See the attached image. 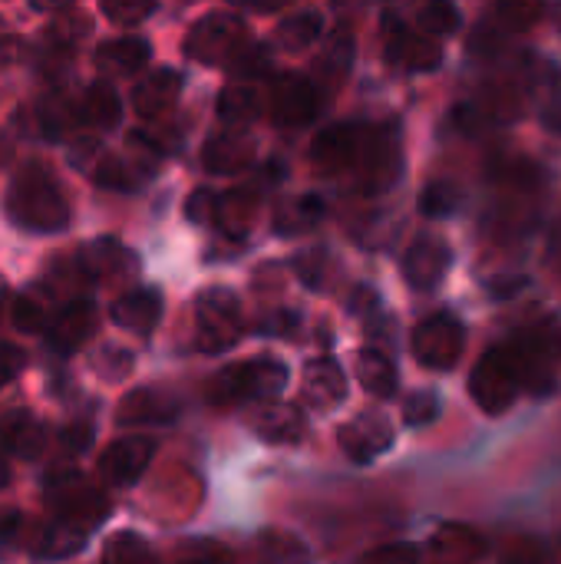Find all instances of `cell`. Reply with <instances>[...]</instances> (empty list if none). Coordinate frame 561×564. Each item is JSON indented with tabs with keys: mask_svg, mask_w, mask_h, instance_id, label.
<instances>
[{
	"mask_svg": "<svg viewBox=\"0 0 561 564\" xmlns=\"http://www.w3.org/2000/svg\"><path fill=\"white\" fill-rule=\"evenodd\" d=\"M3 208L17 228L33 235H53L73 221V205L53 169L43 162H26L17 169L3 195Z\"/></svg>",
	"mask_w": 561,
	"mask_h": 564,
	"instance_id": "cell-1",
	"label": "cell"
},
{
	"mask_svg": "<svg viewBox=\"0 0 561 564\" xmlns=\"http://www.w3.org/2000/svg\"><path fill=\"white\" fill-rule=\"evenodd\" d=\"M288 387V367L271 357H255L231 364L208 383V400L215 406H238L251 400H274Z\"/></svg>",
	"mask_w": 561,
	"mask_h": 564,
	"instance_id": "cell-2",
	"label": "cell"
},
{
	"mask_svg": "<svg viewBox=\"0 0 561 564\" xmlns=\"http://www.w3.org/2000/svg\"><path fill=\"white\" fill-rule=\"evenodd\" d=\"M509 354L519 367L522 377V390H532L539 397H546L555 387V360L561 357V327L552 321H542L536 327H526L513 337Z\"/></svg>",
	"mask_w": 561,
	"mask_h": 564,
	"instance_id": "cell-3",
	"label": "cell"
},
{
	"mask_svg": "<svg viewBox=\"0 0 561 564\" xmlns=\"http://www.w3.org/2000/svg\"><path fill=\"white\" fill-rule=\"evenodd\" d=\"M241 334V301L228 288H205L195 297V347L225 354Z\"/></svg>",
	"mask_w": 561,
	"mask_h": 564,
	"instance_id": "cell-4",
	"label": "cell"
},
{
	"mask_svg": "<svg viewBox=\"0 0 561 564\" xmlns=\"http://www.w3.org/2000/svg\"><path fill=\"white\" fill-rule=\"evenodd\" d=\"M519 390H522V377H519V367H516L509 347L486 350L470 373V393H473L476 406L489 416H503L506 410H513Z\"/></svg>",
	"mask_w": 561,
	"mask_h": 564,
	"instance_id": "cell-5",
	"label": "cell"
},
{
	"mask_svg": "<svg viewBox=\"0 0 561 564\" xmlns=\"http://www.w3.org/2000/svg\"><path fill=\"white\" fill-rule=\"evenodd\" d=\"M43 492H46V499H50V506L56 509L60 519L79 522L86 529L99 525L109 516L106 496L96 486H89L83 479V473H76V469H56V473H50L46 482H43Z\"/></svg>",
	"mask_w": 561,
	"mask_h": 564,
	"instance_id": "cell-6",
	"label": "cell"
},
{
	"mask_svg": "<svg viewBox=\"0 0 561 564\" xmlns=\"http://www.w3.org/2000/svg\"><path fill=\"white\" fill-rule=\"evenodd\" d=\"M241 46H245V20L225 10L195 20L185 36V56L205 66L231 63Z\"/></svg>",
	"mask_w": 561,
	"mask_h": 564,
	"instance_id": "cell-7",
	"label": "cell"
},
{
	"mask_svg": "<svg viewBox=\"0 0 561 564\" xmlns=\"http://www.w3.org/2000/svg\"><path fill=\"white\" fill-rule=\"evenodd\" d=\"M463 344H466V330L453 314H433V317L420 321L413 330V340H410L417 364L427 370H436V373L450 370L460 360Z\"/></svg>",
	"mask_w": 561,
	"mask_h": 564,
	"instance_id": "cell-8",
	"label": "cell"
},
{
	"mask_svg": "<svg viewBox=\"0 0 561 564\" xmlns=\"http://www.w3.org/2000/svg\"><path fill=\"white\" fill-rule=\"evenodd\" d=\"M367 132L357 122H334L321 129L311 142V165L324 175H337L344 169H357Z\"/></svg>",
	"mask_w": 561,
	"mask_h": 564,
	"instance_id": "cell-9",
	"label": "cell"
},
{
	"mask_svg": "<svg viewBox=\"0 0 561 564\" xmlns=\"http://www.w3.org/2000/svg\"><path fill=\"white\" fill-rule=\"evenodd\" d=\"M76 264H79L83 281H93V284H122L139 271V258L109 235L79 248Z\"/></svg>",
	"mask_w": 561,
	"mask_h": 564,
	"instance_id": "cell-10",
	"label": "cell"
},
{
	"mask_svg": "<svg viewBox=\"0 0 561 564\" xmlns=\"http://www.w3.org/2000/svg\"><path fill=\"white\" fill-rule=\"evenodd\" d=\"M400 175V142L393 129H374L367 132L360 162H357V182L364 192H387Z\"/></svg>",
	"mask_w": 561,
	"mask_h": 564,
	"instance_id": "cell-11",
	"label": "cell"
},
{
	"mask_svg": "<svg viewBox=\"0 0 561 564\" xmlns=\"http://www.w3.org/2000/svg\"><path fill=\"white\" fill-rule=\"evenodd\" d=\"M384 33H387V59L390 63H400L413 73H430L443 63L440 43L427 33H410L403 26V20H397L393 13L384 17Z\"/></svg>",
	"mask_w": 561,
	"mask_h": 564,
	"instance_id": "cell-12",
	"label": "cell"
},
{
	"mask_svg": "<svg viewBox=\"0 0 561 564\" xmlns=\"http://www.w3.org/2000/svg\"><path fill=\"white\" fill-rule=\"evenodd\" d=\"M99 327V311L93 301H69L60 314H53L46 327V344L56 357H73L89 344V337Z\"/></svg>",
	"mask_w": 561,
	"mask_h": 564,
	"instance_id": "cell-13",
	"label": "cell"
},
{
	"mask_svg": "<svg viewBox=\"0 0 561 564\" xmlns=\"http://www.w3.org/2000/svg\"><path fill=\"white\" fill-rule=\"evenodd\" d=\"M155 456V443L145 440V436H126V440H116L103 449L99 456V473L109 486H136L142 479V473L149 469Z\"/></svg>",
	"mask_w": 561,
	"mask_h": 564,
	"instance_id": "cell-14",
	"label": "cell"
},
{
	"mask_svg": "<svg viewBox=\"0 0 561 564\" xmlns=\"http://www.w3.org/2000/svg\"><path fill=\"white\" fill-rule=\"evenodd\" d=\"M317 116V89L311 79L288 73L271 86V119L284 129L308 126Z\"/></svg>",
	"mask_w": 561,
	"mask_h": 564,
	"instance_id": "cell-15",
	"label": "cell"
},
{
	"mask_svg": "<svg viewBox=\"0 0 561 564\" xmlns=\"http://www.w3.org/2000/svg\"><path fill=\"white\" fill-rule=\"evenodd\" d=\"M337 440H341V449L347 453V459H354L357 466H367L393 446V426L387 423V416L360 413L354 423H347L337 433Z\"/></svg>",
	"mask_w": 561,
	"mask_h": 564,
	"instance_id": "cell-16",
	"label": "cell"
},
{
	"mask_svg": "<svg viewBox=\"0 0 561 564\" xmlns=\"http://www.w3.org/2000/svg\"><path fill=\"white\" fill-rule=\"evenodd\" d=\"M450 264H453V251L443 238H420L403 254V278L410 281V288L430 291L446 278Z\"/></svg>",
	"mask_w": 561,
	"mask_h": 564,
	"instance_id": "cell-17",
	"label": "cell"
},
{
	"mask_svg": "<svg viewBox=\"0 0 561 564\" xmlns=\"http://www.w3.org/2000/svg\"><path fill=\"white\" fill-rule=\"evenodd\" d=\"M255 159V139L241 129L215 132L202 149V165L212 175H238Z\"/></svg>",
	"mask_w": 561,
	"mask_h": 564,
	"instance_id": "cell-18",
	"label": "cell"
},
{
	"mask_svg": "<svg viewBox=\"0 0 561 564\" xmlns=\"http://www.w3.org/2000/svg\"><path fill=\"white\" fill-rule=\"evenodd\" d=\"M116 327L129 330V334H139V337H149L159 321H162V294L155 288H136V291H126L112 301L109 307Z\"/></svg>",
	"mask_w": 561,
	"mask_h": 564,
	"instance_id": "cell-19",
	"label": "cell"
},
{
	"mask_svg": "<svg viewBox=\"0 0 561 564\" xmlns=\"http://www.w3.org/2000/svg\"><path fill=\"white\" fill-rule=\"evenodd\" d=\"M175 416H179V403L152 387L126 393L116 406L119 426H169L175 423Z\"/></svg>",
	"mask_w": 561,
	"mask_h": 564,
	"instance_id": "cell-20",
	"label": "cell"
},
{
	"mask_svg": "<svg viewBox=\"0 0 561 564\" xmlns=\"http://www.w3.org/2000/svg\"><path fill=\"white\" fill-rule=\"evenodd\" d=\"M301 393H304V400H308L314 410H321V413L337 410V406L344 403V397H347V373H344L341 364L331 360V357L311 360V364L304 367Z\"/></svg>",
	"mask_w": 561,
	"mask_h": 564,
	"instance_id": "cell-21",
	"label": "cell"
},
{
	"mask_svg": "<svg viewBox=\"0 0 561 564\" xmlns=\"http://www.w3.org/2000/svg\"><path fill=\"white\" fill-rule=\"evenodd\" d=\"M86 539H89L86 525L56 516L33 532L30 552H33V558H43V562H63V558H73L76 552H83Z\"/></svg>",
	"mask_w": 561,
	"mask_h": 564,
	"instance_id": "cell-22",
	"label": "cell"
},
{
	"mask_svg": "<svg viewBox=\"0 0 561 564\" xmlns=\"http://www.w3.org/2000/svg\"><path fill=\"white\" fill-rule=\"evenodd\" d=\"M182 96V76L175 69H155L132 86V109L142 119H162Z\"/></svg>",
	"mask_w": 561,
	"mask_h": 564,
	"instance_id": "cell-23",
	"label": "cell"
},
{
	"mask_svg": "<svg viewBox=\"0 0 561 564\" xmlns=\"http://www.w3.org/2000/svg\"><path fill=\"white\" fill-rule=\"evenodd\" d=\"M152 56L149 40L142 36H116L96 46L93 63L103 76H136Z\"/></svg>",
	"mask_w": 561,
	"mask_h": 564,
	"instance_id": "cell-24",
	"label": "cell"
},
{
	"mask_svg": "<svg viewBox=\"0 0 561 564\" xmlns=\"http://www.w3.org/2000/svg\"><path fill=\"white\" fill-rule=\"evenodd\" d=\"M46 446V430L30 410H13L0 416V449L17 459H36Z\"/></svg>",
	"mask_w": 561,
	"mask_h": 564,
	"instance_id": "cell-25",
	"label": "cell"
},
{
	"mask_svg": "<svg viewBox=\"0 0 561 564\" xmlns=\"http://www.w3.org/2000/svg\"><path fill=\"white\" fill-rule=\"evenodd\" d=\"M486 542L466 525H443L430 539V564H479Z\"/></svg>",
	"mask_w": 561,
	"mask_h": 564,
	"instance_id": "cell-26",
	"label": "cell"
},
{
	"mask_svg": "<svg viewBox=\"0 0 561 564\" xmlns=\"http://www.w3.org/2000/svg\"><path fill=\"white\" fill-rule=\"evenodd\" d=\"M33 112H36V129H40V135H46V139H63L73 126L83 122V116H79V99H73L66 89H50V93L33 106Z\"/></svg>",
	"mask_w": 561,
	"mask_h": 564,
	"instance_id": "cell-27",
	"label": "cell"
},
{
	"mask_svg": "<svg viewBox=\"0 0 561 564\" xmlns=\"http://www.w3.org/2000/svg\"><path fill=\"white\" fill-rule=\"evenodd\" d=\"M255 218H258V195H255V188H231V192L218 195L215 225L222 228V235L248 238Z\"/></svg>",
	"mask_w": 561,
	"mask_h": 564,
	"instance_id": "cell-28",
	"label": "cell"
},
{
	"mask_svg": "<svg viewBox=\"0 0 561 564\" xmlns=\"http://www.w3.org/2000/svg\"><path fill=\"white\" fill-rule=\"evenodd\" d=\"M255 430L268 443H298V440H304L308 423H304L301 406H294V403H274V406H265L255 416Z\"/></svg>",
	"mask_w": 561,
	"mask_h": 564,
	"instance_id": "cell-29",
	"label": "cell"
},
{
	"mask_svg": "<svg viewBox=\"0 0 561 564\" xmlns=\"http://www.w3.org/2000/svg\"><path fill=\"white\" fill-rule=\"evenodd\" d=\"M79 116H83V126L96 129V132H106V129H116L119 119H122V102L116 96V89L109 83H93L83 99H79Z\"/></svg>",
	"mask_w": 561,
	"mask_h": 564,
	"instance_id": "cell-30",
	"label": "cell"
},
{
	"mask_svg": "<svg viewBox=\"0 0 561 564\" xmlns=\"http://www.w3.org/2000/svg\"><path fill=\"white\" fill-rule=\"evenodd\" d=\"M265 112V99L255 86L248 83H235V86H225L222 96H218V119L231 129H241L248 122H255L258 116Z\"/></svg>",
	"mask_w": 561,
	"mask_h": 564,
	"instance_id": "cell-31",
	"label": "cell"
},
{
	"mask_svg": "<svg viewBox=\"0 0 561 564\" xmlns=\"http://www.w3.org/2000/svg\"><path fill=\"white\" fill-rule=\"evenodd\" d=\"M354 370H357L360 387H364L370 397H377V400H390V397L397 393V370H393V364H390L380 350L364 347V350L357 354Z\"/></svg>",
	"mask_w": 561,
	"mask_h": 564,
	"instance_id": "cell-32",
	"label": "cell"
},
{
	"mask_svg": "<svg viewBox=\"0 0 561 564\" xmlns=\"http://www.w3.org/2000/svg\"><path fill=\"white\" fill-rule=\"evenodd\" d=\"M324 33V17L317 10H298L291 17H284L274 30L278 46H284L288 53H301L308 46H314Z\"/></svg>",
	"mask_w": 561,
	"mask_h": 564,
	"instance_id": "cell-33",
	"label": "cell"
},
{
	"mask_svg": "<svg viewBox=\"0 0 561 564\" xmlns=\"http://www.w3.org/2000/svg\"><path fill=\"white\" fill-rule=\"evenodd\" d=\"M321 218H324V202L317 195H301V198L284 202L274 212V231L278 235H301V231H311Z\"/></svg>",
	"mask_w": 561,
	"mask_h": 564,
	"instance_id": "cell-34",
	"label": "cell"
},
{
	"mask_svg": "<svg viewBox=\"0 0 561 564\" xmlns=\"http://www.w3.org/2000/svg\"><path fill=\"white\" fill-rule=\"evenodd\" d=\"M354 63V33L347 26L334 30L324 43V53L317 56V73L331 83H341V76H347Z\"/></svg>",
	"mask_w": 561,
	"mask_h": 564,
	"instance_id": "cell-35",
	"label": "cell"
},
{
	"mask_svg": "<svg viewBox=\"0 0 561 564\" xmlns=\"http://www.w3.org/2000/svg\"><path fill=\"white\" fill-rule=\"evenodd\" d=\"M10 321L17 324V330L23 334H40L43 327H50V294H43L40 288H30L26 294H20L10 307Z\"/></svg>",
	"mask_w": 561,
	"mask_h": 564,
	"instance_id": "cell-36",
	"label": "cell"
},
{
	"mask_svg": "<svg viewBox=\"0 0 561 564\" xmlns=\"http://www.w3.org/2000/svg\"><path fill=\"white\" fill-rule=\"evenodd\" d=\"M103 564H155V555L136 532H119L106 542Z\"/></svg>",
	"mask_w": 561,
	"mask_h": 564,
	"instance_id": "cell-37",
	"label": "cell"
},
{
	"mask_svg": "<svg viewBox=\"0 0 561 564\" xmlns=\"http://www.w3.org/2000/svg\"><path fill=\"white\" fill-rule=\"evenodd\" d=\"M460 202H463V192L453 182H433L420 195V212L427 218H450V215H456Z\"/></svg>",
	"mask_w": 561,
	"mask_h": 564,
	"instance_id": "cell-38",
	"label": "cell"
},
{
	"mask_svg": "<svg viewBox=\"0 0 561 564\" xmlns=\"http://www.w3.org/2000/svg\"><path fill=\"white\" fill-rule=\"evenodd\" d=\"M463 26V13L453 3H430L420 10V30L427 36H450Z\"/></svg>",
	"mask_w": 561,
	"mask_h": 564,
	"instance_id": "cell-39",
	"label": "cell"
},
{
	"mask_svg": "<svg viewBox=\"0 0 561 564\" xmlns=\"http://www.w3.org/2000/svg\"><path fill=\"white\" fill-rule=\"evenodd\" d=\"M175 564H231V552L212 539H195V542L179 545Z\"/></svg>",
	"mask_w": 561,
	"mask_h": 564,
	"instance_id": "cell-40",
	"label": "cell"
},
{
	"mask_svg": "<svg viewBox=\"0 0 561 564\" xmlns=\"http://www.w3.org/2000/svg\"><path fill=\"white\" fill-rule=\"evenodd\" d=\"M440 416V397L433 390H417L413 397H407L403 403V420L407 426H430Z\"/></svg>",
	"mask_w": 561,
	"mask_h": 564,
	"instance_id": "cell-41",
	"label": "cell"
},
{
	"mask_svg": "<svg viewBox=\"0 0 561 564\" xmlns=\"http://www.w3.org/2000/svg\"><path fill=\"white\" fill-rule=\"evenodd\" d=\"M93 370L103 380H122L132 370V354L122 350V347H99L93 354Z\"/></svg>",
	"mask_w": 561,
	"mask_h": 564,
	"instance_id": "cell-42",
	"label": "cell"
},
{
	"mask_svg": "<svg viewBox=\"0 0 561 564\" xmlns=\"http://www.w3.org/2000/svg\"><path fill=\"white\" fill-rule=\"evenodd\" d=\"M268 63H271V56H268V50H265V46H258V43H245V46L238 50V56H235L228 66H231V73H235V76H241V79H255V76H265V73H268Z\"/></svg>",
	"mask_w": 561,
	"mask_h": 564,
	"instance_id": "cell-43",
	"label": "cell"
},
{
	"mask_svg": "<svg viewBox=\"0 0 561 564\" xmlns=\"http://www.w3.org/2000/svg\"><path fill=\"white\" fill-rule=\"evenodd\" d=\"M103 17H109L116 26H136L145 17L155 13V3H103Z\"/></svg>",
	"mask_w": 561,
	"mask_h": 564,
	"instance_id": "cell-44",
	"label": "cell"
},
{
	"mask_svg": "<svg viewBox=\"0 0 561 564\" xmlns=\"http://www.w3.org/2000/svg\"><path fill=\"white\" fill-rule=\"evenodd\" d=\"M546 13L542 3H503L499 7V20L513 30H529L532 23H539Z\"/></svg>",
	"mask_w": 561,
	"mask_h": 564,
	"instance_id": "cell-45",
	"label": "cell"
},
{
	"mask_svg": "<svg viewBox=\"0 0 561 564\" xmlns=\"http://www.w3.org/2000/svg\"><path fill=\"white\" fill-rule=\"evenodd\" d=\"M364 564H420V555L413 545L407 542H393V545H380L367 555Z\"/></svg>",
	"mask_w": 561,
	"mask_h": 564,
	"instance_id": "cell-46",
	"label": "cell"
},
{
	"mask_svg": "<svg viewBox=\"0 0 561 564\" xmlns=\"http://www.w3.org/2000/svg\"><path fill=\"white\" fill-rule=\"evenodd\" d=\"M215 205H218V198H215L208 188H198V192H192L188 202H185V218H188L192 225H205L208 218H215Z\"/></svg>",
	"mask_w": 561,
	"mask_h": 564,
	"instance_id": "cell-47",
	"label": "cell"
},
{
	"mask_svg": "<svg viewBox=\"0 0 561 564\" xmlns=\"http://www.w3.org/2000/svg\"><path fill=\"white\" fill-rule=\"evenodd\" d=\"M60 443H63V449H66V453H86V449H89V443H93V423L76 420V423L63 426Z\"/></svg>",
	"mask_w": 561,
	"mask_h": 564,
	"instance_id": "cell-48",
	"label": "cell"
},
{
	"mask_svg": "<svg viewBox=\"0 0 561 564\" xmlns=\"http://www.w3.org/2000/svg\"><path fill=\"white\" fill-rule=\"evenodd\" d=\"M26 367V354L17 344H0V390L20 377V370Z\"/></svg>",
	"mask_w": 561,
	"mask_h": 564,
	"instance_id": "cell-49",
	"label": "cell"
},
{
	"mask_svg": "<svg viewBox=\"0 0 561 564\" xmlns=\"http://www.w3.org/2000/svg\"><path fill=\"white\" fill-rule=\"evenodd\" d=\"M20 532H23V516L17 509H0V555L20 542Z\"/></svg>",
	"mask_w": 561,
	"mask_h": 564,
	"instance_id": "cell-50",
	"label": "cell"
},
{
	"mask_svg": "<svg viewBox=\"0 0 561 564\" xmlns=\"http://www.w3.org/2000/svg\"><path fill=\"white\" fill-rule=\"evenodd\" d=\"M298 327V314L294 311H274L268 321H261V334H274V337H281V334H291Z\"/></svg>",
	"mask_w": 561,
	"mask_h": 564,
	"instance_id": "cell-51",
	"label": "cell"
},
{
	"mask_svg": "<svg viewBox=\"0 0 561 564\" xmlns=\"http://www.w3.org/2000/svg\"><path fill=\"white\" fill-rule=\"evenodd\" d=\"M314 261H321V251H308V254H301L298 258V274H301V281L308 284V288H317L321 284V264H314Z\"/></svg>",
	"mask_w": 561,
	"mask_h": 564,
	"instance_id": "cell-52",
	"label": "cell"
},
{
	"mask_svg": "<svg viewBox=\"0 0 561 564\" xmlns=\"http://www.w3.org/2000/svg\"><path fill=\"white\" fill-rule=\"evenodd\" d=\"M546 562V552H542V545H536V542H526L519 552H513L506 564H542Z\"/></svg>",
	"mask_w": 561,
	"mask_h": 564,
	"instance_id": "cell-53",
	"label": "cell"
},
{
	"mask_svg": "<svg viewBox=\"0 0 561 564\" xmlns=\"http://www.w3.org/2000/svg\"><path fill=\"white\" fill-rule=\"evenodd\" d=\"M7 482H10V469H7V463L0 459V489H3Z\"/></svg>",
	"mask_w": 561,
	"mask_h": 564,
	"instance_id": "cell-54",
	"label": "cell"
},
{
	"mask_svg": "<svg viewBox=\"0 0 561 564\" xmlns=\"http://www.w3.org/2000/svg\"><path fill=\"white\" fill-rule=\"evenodd\" d=\"M7 291H10V288H7V281L0 278V311H3V304H7Z\"/></svg>",
	"mask_w": 561,
	"mask_h": 564,
	"instance_id": "cell-55",
	"label": "cell"
},
{
	"mask_svg": "<svg viewBox=\"0 0 561 564\" xmlns=\"http://www.w3.org/2000/svg\"><path fill=\"white\" fill-rule=\"evenodd\" d=\"M7 152H10V149H7V142H3V139H0V162H3V159H7Z\"/></svg>",
	"mask_w": 561,
	"mask_h": 564,
	"instance_id": "cell-56",
	"label": "cell"
}]
</instances>
